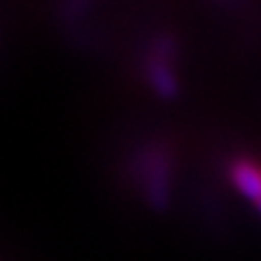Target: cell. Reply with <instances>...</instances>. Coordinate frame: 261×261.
Returning a JSON list of instances; mask_svg holds the SVG:
<instances>
[{
    "label": "cell",
    "mask_w": 261,
    "mask_h": 261,
    "mask_svg": "<svg viewBox=\"0 0 261 261\" xmlns=\"http://www.w3.org/2000/svg\"><path fill=\"white\" fill-rule=\"evenodd\" d=\"M228 176H231V183L235 190L257 205L261 198V168L257 163L250 159L233 161L231 170H228Z\"/></svg>",
    "instance_id": "cell-3"
},
{
    "label": "cell",
    "mask_w": 261,
    "mask_h": 261,
    "mask_svg": "<svg viewBox=\"0 0 261 261\" xmlns=\"http://www.w3.org/2000/svg\"><path fill=\"white\" fill-rule=\"evenodd\" d=\"M146 68H148V79H150V85L154 87V92L166 98L174 96L176 76L172 70V44L168 39L157 42V46L150 50Z\"/></svg>",
    "instance_id": "cell-1"
},
{
    "label": "cell",
    "mask_w": 261,
    "mask_h": 261,
    "mask_svg": "<svg viewBox=\"0 0 261 261\" xmlns=\"http://www.w3.org/2000/svg\"><path fill=\"white\" fill-rule=\"evenodd\" d=\"M257 207H259V209H261V198H259V202H257Z\"/></svg>",
    "instance_id": "cell-4"
},
{
    "label": "cell",
    "mask_w": 261,
    "mask_h": 261,
    "mask_svg": "<svg viewBox=\"0 0 261 261\" xmlns=\"http://www.w3.org/2000/svg\"><path fill=\"white\" fill-rule=\"evenodd\" d=\"M142 183L152 205H163L166 202L168 187H170V163L163 152L150 150L144 154Z\"/></svg>",
    "instance_id": "cell-2"
}]
</instances>
